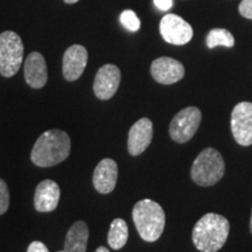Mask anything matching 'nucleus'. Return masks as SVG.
Here are the masks:
<instances>
[{
	"mask_svg": "<svg viewBox=\"0 0 252 252\" xmlns=\"http://www.w3.org/2000/svg\"><path fill=\"white\" fill-rule=\"evenodd\" d=\"M71 150V141L64 131L49 130L43 132L34 144L31 159L39 167H52L64 161Z\"/></svg>",
	"mask_w": 252,
	"mask_h": 252,
	"instance_id": "f257e3e1",
	"label": "nucleus"
},
{
	"mask_svg": "<svg viewBox=\"0 0 252 252\" xmlns=\"http://www.w3.org/2000/svg\"><path fill=\"white\" fill-rule=\"evenodd\" d=\"M230 232V223L224 216L206 214L193 229V243L201 252H217L223 248Z\"/></svg>",
	"mask_w": 252,
	"mask_h": 252,
	"instance_id": "f03ea898",
	"label": "nucleus"
},
{
	"mask_svg": "<svg viewBox=\"0 0 252 252\" xmlns=\"http://www.w3.org/2000/svg\"><path fill=\"white\" fill-rule=\"evenodd\" d=\"M132 219L138 234L144 241L156 242L162 235L166 224V215L162 207L151 198L135 203Z\"/></svg>",
	"mask_w": 252,
	"mask_h": 252,
	"instance_id": "7ed1b4c3",
	"label": "nucleus"
},
{
	"mask_svg": "<svg viewBox=\"0 0 252 252\" xmlns=\"http://www.w3.org/2000/svg\"><path fill=\"white\" fill-rule=\"evenodd\" d=\"M225 173L222 154L215 149L207 147L196 157L191 166V180L198 186L209 187L217 184Z\"/></svg>",
	"mask_w": 252,
	"mask_h": 252,
	"instance_id": "20e7f679",
	"label": "nucleus"
},
{
	"mask_svg": "<svg viewBox=\"0 0 252 252\" xmlns=\"http://www.w3.org/2000/svg\"><path fill=\"white\" fill-rule=\"evenodd\" d=\"M24 60V43L12 31L0 34V75L12 77L19 71Z\"/></svg>",
	"mask_w": 252,
	"mask_h": 252,
	"instance_id": "39448f33",
	"label": "nucleus"
},
{
	"mask_svg": "<svg viewBox=\"0 0 252 252\" xmlns=\"http://www.w3.org/2000/svg\"><path fill=\"white\" fill-rule=\"evenodd\" d=\"M202 121V113L196 106L182 109L173 117L169 125V135L175 143H187L194 137Z\"/></svg>",
	"mask_w": 252,
	"mask_h": 252,
	"instance_id": "423d86ee",
	"label": "nucleus"
},
{
	"mask_svg": "<svg viewBox=\"0 0 252 252\" xmlns=\"http://www.w3.org/2000/svg\"><path fill=\"white\" fill-rule=\"evenodd\" d=\"M160 34L166 42L184 46L193 39L194 32L185 19L176 14H167L160 21Z\"/></svg>",
	"mask_w": 252,
	"mask_h": 252,
	"instance_id": "0eeeda50",
	"label": "nucleus"
},
{
	"mask_svg": "<svg viewBox=\"0 0 252 252\" xmlns=\"http://www.w3.org/2000/svg\"><path fill=\"white\" fill-rule=\"evenodd\" d=\"M231 132L239 145H252V103L241 102L232 110Z\"/></svg>",
	"mask_w": 252,
	"mask_h": 252,
	"instance_id": "6e6552de",
	"label": "nucleus"
},
{
	"mask_svg": "<svg viewBox=\"0 0 252 252\" xmlns=\"http://www.w3.org/2000/svg\"><path fill=\"white\" fill-rule=\"evenodd\" d=\"M122 74L117 65L104 64L98 69L94 81V93L97 98L108 100L115 96L121 84Z\"/></svg>",
	"mask_w": 252,
	"mask_h": 252,
	"instance_id": "1a4fd4ad",
	"label": "nucleus"
},
{
	"mask_svg": "<svg viewBox=\"0 0 252 252\" xmlns=\"http://www.w3.org/2000/svg\"><path fill=\"white\" fill-rule=\"evenodd\" d=\"M151 74L158 83L169 86V84H174L184 78L185 67L178 60L163 56V58H159L152 62Z\"/></svg>",
	"mask_w": 252,
	"mask_h": 252,
	"instance_id": "9d476101",
	"label": "nucleus"
},
{
	"mask_svg": "<svg viewBox=\"0 0 252 252\" xmlns=\"http://www.w3.org/2000/svg\"><path fill=\"white\" fill-rule=\"evenodd\" d=\"M88 63V50L81 45H72L64 52L62 63L63 76L69 82L78 80Z\"/></svg>",
	"mask_w": 252,
	"mask_h": 252,
	"instance_id": "9b49d317",
	"label": "nucleus"
},
{
	"mask_svg": "<svg viewBox=\"0 0 252 252\" xmlns=\"http://www.w3.org/2000/svg\"><path fill=\"white\" fill-rule=\"evenodd\" d=\"M153 138V123L149 118L135 122L128 131L127 150L131 156L137 157L145 152Z\"/></svg>",
	"mask_w": 252,
	"mask_h": 252,
	"instance_id": "f8f14e48",
	"label": "nucleus"
},
{
	"mask_svg": "<svg viewBox=\"0 0 252 252\" xmlns=\"http://www.w3.org/2000/svg\"><path fill=\"white\" fill-rule=\"evenodd\" d=\"M118 180V165L112 159H103L96 166L93 176L94 187L100 194H109Z\"/></svg>",
	"mask_w": 252,
	"mask_h": 252,
	"instance_id": "ddd939ff",
	"label": "nucleus"
},
{
	"mask_svg": "<svg viewBox=\"0 0 252 252\" xmlns=\"http://www.w3.org/2000/svg\"><path fill=\"white\" fill-rule=\"evenodd\" d=\"M25 80L27 84L33 89H41L46 86L48 81L46 60L42 54L37 52L31 53L27 56L24 65Z\"/></svg>",
	"mask_w": 252,
	"mask_h": 252,
	"instance_id": "4468645a",
	"label": "nucleus"
},
{
	"mask_svg": "<svg viewBox=\"0 0 252 252\" xmlns=\"http://www.w3.org/2000/svg\"><path fill=\"white\" fill-rule=\"evenodd\" d=\"M61 190L55 181L47 180L41 181L35 189L34 195V207L40 213H50L58 207Z\"/></svg>",
	"mask_w": 252,
	"mask_h": 252,
	"instance_id": "2eb2a0df",
	"label": "nucleus"
},
{
	"mask_svg": "<svg viewBox=\"0 0 252 252\" xmlns=\"http://www.w3.org/2000/svg\"><path fill=\"white\" fill-rule=\"evenodd\" d=\"M89 228L83 220H77L69 228L64 241L65 252H87Z\"/></svg>",
	"mask_w": 252,
	"mask_h": 252,
	"instance_id": "dca6fc26",
	"label": "nucleus"
},
{
	"mask_svg": "<svg viewBox=\"0 0 252 252\" xmlns=\"http://www.w3.org/2000/svg\"><path fill=\"white\" fill-rule=\"evenodd\" d=\"M128 239V226L123 219L112 220L108 234V243L113 250H121Z\"/></svg>",
	"mask_w": 252,
	"mask_h": 252,
	"instance_id": "f3484780",
	"label": "nucleus"
},
{
	"mask_svg": "<svg viewBox=\"0 0 252 252\" xmlns=\"http://www.w3.org/2000/svg\"><path fill=\"white\" fill-rule=\"evenodd\" d=\"M208 48L213 49L217 46H223L226 48H231L235 45V37L228 30L224 28H214L207 35Z\"/></svg>",
	"mask_w": 252,
	"mask_h": 252,
	"instance_id": "a211bd4d",
	"label": "nucleus"
},
{
	"mask_svg": "<svg viewBox=\"0 0 252 252\" xmlns=\"http://www.w3.org/2000/svg\"><path fill=\"white\" fill-rule=\"evenodd\" d=\"M121 24L130 32H137L140 28V20L132 9H125L121 14Z\"/></svg>",
	"mask_w": 252,
	"mask_h": 252,
	"instance_id": "6ab92c4d",
	"label": "nucleus"
},
{
	"mask_svg": "<svg viewBox=\"0 0 252 252\" xmlns=\"http://www.w3.org/2000/svg\"><path fill=\"white\" fill-rule=\"evenodd\" d=\"M9 207V191L6 182L0 179V215L7 212Z\"/></svg>",
	"mask_w": 252,
	"mask_h": 252,
	"instance_id": "aec40b11",
	"label": "nucleus"
},
{
	"mask_svg": "<svg viewBox=\"0 0 252 252\" xmlns=\"http://www.w3.org/2000/svg\"><path fill=\"white\" fill-rule=\"evenodd\" d=\"M239 13L244 18L252 20V0H243L239 4Z\"/></svg>",
	"mask_w": 252,
	"mask_h": 252,
	"instance_id": "412c9836",
	"label": "nucleus"
},
{
	"mask_svg": "<svg viewBox=\"0 0 252 252\" xmlns=\"http://www.w3.org/2000/svg\"><path fill=\"white\" fill-rule=\"evenodd\" d=\"M27 252H49V250L42 242L34 241L30 244V247L27 249Z\"/></svg>",
	"mask_w": 252,
	"mask_h": 252,
	"instance_id": "4be33fe9",
	"label": "nucleus"
},
{
	"mask_svg": "<svg viewBox=\"0 0 252 252\" xmlns=\"http://www.w3.org/2000/svg\"><path fill=\"white\" fill-rule=\"evenodd\" d=\"M154 4L161 11H167L173 6V0H154Z\"/></svg>",
	"mask_w": 252,
	"mask_h": 252,
	"instance_id": "5701e85b",
	"label": "nucleus"
},
{
	"mask_svg": "<svg viewBox=\"0 0 252 252\" xmlns=\"http://www.w3.org/2000/svg\"><path fill=\"white\" fill-rule=\"evenodd\" d=\"M94 252H110V251H109L108 248H105V247H99V248L96 249V251H94Z\"/></svg>",
	"mask_w": 252,
	"mask_h": 252,
	"instance_id": "b1692460",
	"label": "nucleus"
},
{
	"mask_svg": "<svg viewBox=\"0 0 252 252\" xmlns=\"http://www.w3.org/2000/svg\"><path fill=\"white\" fill-rule=\"evenodd\" d=\"M63 1H64L65 4H75V2H77L78 0H63Z\"/></svg>",
	"mask_w": 252,
	"mask_h": 252,
	"instance_id": "393cba45",
	"label": "nucleus"
},
{
	"mask_svg": "<svg viewBox=\"0 0 252 252\" xmlns=\"http://www.w3.org/2000/svg\"><path fill=\"white\" fill-rule=\"evenodd\" d=\"M250 231L252 234V212H251V219H250Z\"/></svg>",
	"mask_w": 252,
	"mask_h": 252,
	"instance_id": "a878e982",
	"label": "nucleus"
},
{
	"mask_svg": "<svg viewBox=\"0 0 252 252\" xmlns=\"http://www.w3.org/2000/svg\"><path fill=\"white\" fill-rule=\"evenodd\" d=\"M58 252H65V251H64V250H63V251H58Z\"/></svg>",
	"mask_w": 252,
	"mask_h": 252,
	"instance_id": "bb28decb",
	"label": "nucleus"
}]
</instances>
